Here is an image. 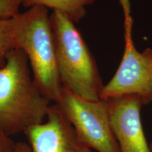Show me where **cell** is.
I'll return each instance as SVG.
<instances>
[{
	"mask_svg": "<svg viewBox=\"0 0 152 152\" xmlns=\"http://www.w3.org/2000/svg\"><path fill=\"white\" fill-rule=\"evenodd\" d=\"M50 103L34 81L27 56L13 49L0 68V130L10 137L24 133L44 122Z\"/></svg>",
	"mask_w": 152,
	"mask_h": 152,
	"instance_id": "1",
	"label": "cell"
},
{
	"mask_svg": "<svg viewBox=\"0 0 152 152\" xmlns=\"http://www.w3.org/2000/svg\"><path fill=\"white\" fill-rule=\"evenodd\" d=\"M16 48L27 56L33 78L42 94L56 104L62 90L49 9L34 6L11 18Z\"/></svg>",
	"mask_w": 152,
	"mask_h": 152,
	"instance_id": "2",
	"label": "cell"
},
{
	"mask_svg": "<svg viewBox=\"0 0 152 152\" xmlns=\"http://www.w3.org/2000/svg\"><path fill=\"white\" fill-rule=\"evenodd\" d=\"M50 23L62 87L85 99L99 100L104 85L96 61L75 23L58 11H52Z\"/></svg>",
	"mask_w": 152,
	"mask_h": 152,
	"instance_id": "3",
	"label": "cell"
},
{
	"mask_svg": "<svg viewBox=\"0 0 152 152\" xmlns=\"http://www.w3.org/2000/svg\"><path fill=\"white\" fill-rule=\"evenodd\" d=\"M56 104L80 139L97 152H121L111 123L107 101L85 99L62 87Z\"/></svg>",
	"mask_w": 152,
	"mask_h": 152,
	"instance_id": "4",
	"label": "cell"
},
{
	"mask_svg": "<svg viewBox=\"0 0 152 152\" xmlns=\"http://www.w3.org/2000/svg\"><path fill=\"white\" fill-rule=\"evenodd\" d=\"M125 14V51L116 73L104 85L100 99L123 94L138 95L144 104L152 102V49L139 52L132 41L129 0H120Z\"/></svg>",
	"mask_w": 152,
	"mask_h": 152,
	"instance_id": "5",
	"label": "cell"
},
{
	"mask_svg": "<svg viewBox=\"0 0 152 152\" xmlns=\"http://www.w3.org/2000/svg\"><path fill=\"white\" fill-rule=\"evenodd\" d=\"M106 100L121 152H152L142 126V99L136 94H123Z\"/></svg>",
	"mask_w": 152,
	"mask_h": 152,
	"instance_id": "6",
	"label": "cell"
},
{
	"mask_svg": "<svg viewBox=\"0 0 152 152\" xmlns=\"http://www.w3.org/2000/svg\"><path fill=\"white\" fill-rule=\"evenodd\" d=\"M24 133L33 152H93L56 104L49 106L46 121L30 127Z\"/></svg>",
	"mask_w": 152,
	"mask_h": 152,
	"instance_id": "7",
	"label": "cell"
},
{
	"mask_svg": "<svg viewBox=\"0 0 152 152\" xmlns=\"http://www.w3.org/2000/svg\"><path fill=\"white\" fill-rule=\"evenodd\" d=\"M96 0H23L22 6L30 8L41 6L52 11H58L67 16L73 23H78L87 14V6Z\"/></svg>",
	"mask_w": 152,
	"mask_h": 152,
	"instance_id": "8",
	"label": "cell"
},
{
	"mask_svg": "<svg viewBox=\"0 0 152 152\" xmlns=\"http://www.w3.org/2000/svg\"><path fill=\"white\" fill-rule=\"evenodd\" d=\"M15 48L12 19L0 18V68L5 65L9 54Z\"/></svg>",
	"mask_w": 152,
	"mask_h": 152,
	"instance_id": "9",
	"label": "cell"
},
{
	"mask_svg": "<svg viewBox=\"0 0 152 152\" xmlns=\"http://www.w3.org/2000/svg\"><path fill=\"white\" fill-rule=\"evenodd\" d=\"M23 0H0V18L9 19L18 14Z\"/></svg>",
	"mask_w": 152,
	"mask_h": 152,
	"instance_id": "10",
	"label": "cell"
},
{
	"mask_svg": "<svg viewBox=\"0 0 152 152\" xmlns=\"http://www.w3.org/2000/svg\"><path fill=\"white\" fill-rule=\"evenodd\" d=\"M15 144L10 136L0 130V152H12Z\"/></svg>",
	"mask_w": 152,
	"mask_h": 152,
	"instance_id": "11",
	"label": "cell"
},
{
	"mask_svg": "<svg viewBox=\"0 0 152 152\" xmlns=\"http://www.w3.org/2000/svg\"><path fill=\"white\" fill-rule=\"evenodd\" d=\"M12 152H33L29 144L26 142H18L15 144Z\"/></svg>",
	"mask_w": 152,
	"mask_h": 152,
	"instance_id": "12",
	"label": "cell"
},
{
	"mask_svg": "<svg viewBox=\"0 0 152 152\" xmlns=\"http://www.w3.org/2000/svg\"><path fill=\"white\" fill-rule=\"evenodd\" d=\"M150 147H151V151H152V144H151V145H150Z\"/></svg>",
	"mask_w": 152,
	"mask_h": 152,
	"instance_id": "13",
	"label": "cell"
}]
</instances>
